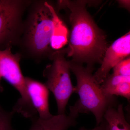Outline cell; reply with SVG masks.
<instances>
[{
    "instance_id": "obj_1",
    "label": "cell",
    "mask_w": 130,
    "mask_h": 130,
    "mask_svg": "<svg viewBox=\"0 0 130 130\" xmlns=\"http://www.w3.org/2000/svg\"><path fill=\"white\" fill-rule=\"evenodd\" d=\"M85 1H60L59 7L69 12L71 25L69 46L65 49L72 61L93 67L101 64L109 46L104 31L95 23L86 9Z\"/></svg>"
},
{
    "instance_id": "obj_2",
    "label": "cell",
    "mask_w": 130,
    "mask_h": 130,
    "mask_svg": "<svg viewBox=\"0 0 130 130\" xmlns=\"http://www.w3.org/2000/svg\"><path fill=\"white\" fill-rule=\"evenodd\" d=\"M69 63L70 70L77 79L74 93L79 96L74 106H70V111L78 114L92 113L95 117L96 125H99L107 110L117 107L120 103L115 96L106 94L96 80L93 74V67H85L71 60Z\"/></svg>"
},
{
    "instance_id": "obj_3",
    "label": "cell",
    "mask_w": 130,
    "mask_h": 130,
    "mask_svg": "<svg viewBox=\"0 0 130 130\" xmlns=\"http://www.w3.org/2000/svg\"><path fill=\"white\" fill-rule=\"evenodd\" d=\"M54 7L47 2L35 6L29 17L25 32L26 44L32 53L48 51L53 30Z\"/></svg>"
},
{
    "instance_id": "obj_4",
    "label": "cell",
    "mask_w": 130,
    "mask_h": 130,
    "mask_svg": "<svg viewBox=\"0 0 130 130\" xmlns=\"http://www.w3.org/2000/svg\"><path fill=\"white\" fill-rule=\"evenodd\" d=\"M64 49L51 55V64L47 66L43 75L47 78L45 85L53 94L57 103L58 114L65 113L70 97L75 92L70 75L69 61L66 60Z\"/></svg>"
},
{
    "instance_id": "obj_5",
    "label": "cell",
    "mask_w": 130,
    "mask_h": 130,
    "mask_svg": "<svg viewBox=\"0 0 130 130\" xmlns=\"http://www.w3.org/2000/svg\"><path fill=\"white\" fill-rule=\"evenodd\" d=\"M18 54L12 53L11 48L0 50V73L4 78L18 91L21 95L13 108L15 112L29 118L35 111L32 107L26 86L25 77L21 72Z\"/></svg>"
},
{
    "instance_id": "obj_6",
    "label": "cell",
    "mask_w": 130,
    "mask_h": 130,
    "mask_svg": "<svg viewBox=\"0 0 130 130\" xmlns=\"http://www.w3.org/2000/svg\"><path fill=\"white\" fill-rule=\"evenodd\" d=\"M0 9V50L10 47L21 28L23 2L2 0Z\"/></svg>"
},
{
    "instance_id": "obj_7",
    "label": "cell",
    "mask_w": 130,
    "mask_h": 130,
    "mask_svg": "<svg viewBox=\"0 0 130 130\" xmlns=\"http://www.w3.org/2000/svg\"><path fill=\"white\" fill-rule=\"evenodd\" d=\"M130 31L116 40L107 48L100 68L94 74L101 84L109 74L112 68L120 62L130 56Z\"/></svg>"
},
{
    "instance_id": "obj_8",
    "label": "cell",
    "mask_w": 130,
    "mask_h": 130,
    "mask_svg": "<svg viewBox=\"0 0 130 130\" xmlns=\"http://www.w3.org/2000/svg\"><path fill=\"white\" fill-rule=\"evenodd\" d=\"M26 86L31 102L40 118H49L53 116L49 107V90L43 84L28 77H25Z\"/></svg>"
},
{
    "instance_id": "obj_9",
    "label": "cell",
    "mask_w": 130,
    "mask_h": 130,
    "mask_svg": "<svg viewBox=\"0 0 130 130\" xmlns=\"http://www.w3.org/2000/svg\"><path fill=\"white\" fill-rule=\"evenodd\" d=\"M78 114L70 111L66 114L53 115L49 118H40L38 116L31 119L32 124L29 130H67L77 124Z\"/></svg>"
},
{
    "instance_id": "obj_10",
    "label": "cell",
    "mask_w": 130,
    "mask_h": 130,
    "mask_svg": "<svg viewBox=\"0 0 130 130\" xmlns=\"http://www.w3.org/2000/svg\"><path fill=\"white\" fill-rule=\"evenodd\" d=\"M103 118L107 122L109 130H130V125L126 120L123 105L109 108L105 112Z\"/></svg>"
},
{
    "instance_id": "obj_11",
    "label": "cell",
    "mask_w": 130,
    "mask_h": 130,
    "mask_svg": "<svg viewBox=\"0 0 130 130\" xmlns=\"http://www.w3.org/2000/svg\"><path fill=\"white\" fill-rule=\"evenodd\" d=\"M54 26L50 46L54 49L63 47L68 41V30L66 25L56 14L54 9L53 10Z\"/></svg>"
},
{
    "instance_id": "obj_12",
    "label": "cell",
    "mask_w": 130,
    "mask_h": 130,
    "mask_svg": "<svg viewBox=\"0 0 130 130\" xmlns=\"http://www.w3.org/2000/svg\"><path fill=\"white\" fill-rule=\"evenodd\" d=\"M130 83V76H123L113 74H109L101 84L102 88L108 94L110 91L122 83Z\"/></svg>"
},
{
    "instance_id": "obj_13",
    "label": "cell",
    "mask_w": 130,
    "mask_h": 130,
    "mask_svg": "<svg viewBox=\"0 0 130 130\" xmlns=\"http://www.w3.org/2000/svg\"><path fill=\"white\" fill-rule=\"evenodd\" d=\"M15 112L7 111L0 105V130H15L12 126L11 121Z\"/></svg>"
},
{
    "instance_id": "obj_14",
    "label": "cell",
    "mask_w": 130,
    "mask_h": 130,
    "mask_svg": "<svg viewBox=\"0 0 130 130\" xmlns=\"http://www.w3.org/2000/svg\"><path fill=\"white\" fill-rule=\"evenodd\" d=\"M113 74L123 76H130V56L121 61L113 68Z\"/></svg>"
},
{
    "instance_id": "obj_15",
    "label": "cell",
    "mask_w": 130,
    "mask_h": 130,
    "mask_svg": "<svg viewBox=\"0 0 130 130\" xmlns=\"http://www.w3.org/2000/svg\"><path fill=\"white\" fill-rule=\"evenodd\" d=\"M108 95L113 96H121L128 101L130 99V83H122L112 89Z\"/></svg>"
},
{
    "instance_id": "obj_16",
    "label": "cell",
    "mask_w": 130,
    "mask_h": 130,
    "mask_svg": "<svg viewBox=\"0 0 130 130\" xmlns=\"http://www.w3.org/2000/svg\"><path fill=\"white\" fill-rule=\"evenodd\" d=\"M79 130H109V128L107 122L104 119L99 125H96L95 128L92 129L88 130L84 127H82Z\"/></svg>"
},
{
    "instance_id": "obj_17",
    "label": "cell",
    "mask_w": 130,
    "mask_h": 130,
    "mask_svg": "<svg viewBox=\"0 0 130 130\" xmlns=\"http://www.w3.org/2000/svg\"><path fill=\"white\" fill-rule=\"evenodd\" d=\"M119 5L121 7L124 8L128 10H130V1H125V0H120L118 1Z\"/></svg>"
},
{
    "instance_id": "obj_18",
    "label": "cell",
    "mask_w": 130,
    "mask_h": 130,
    "mask_svg": "<svg viewBox=\"0 0 130 130\" xmlns=\"http://www.w3.org/2000/svg\"><path fill=\"white\" fill-rule=\"evenodd\" d=\"M2 77L1 75V73H0V93L3 92L4 91V89H3V87L2 86L1 84V79Z\"/></svg>"
},
{
    "instance_id": "obj_19",
    "label": "cell",
    "mask_w": 130,
    "mask_h": 130,
    "mask_svg": "<svg viewBox=\"0 0 130 130\" xmlns=\"http://www.w3.org/2000/svg\"><path fill=\"white\" fill-rule=\"evenodd\" d=\"M2 0L0 1V9L2 7Z\"/></svg>"
}]
</instances>
